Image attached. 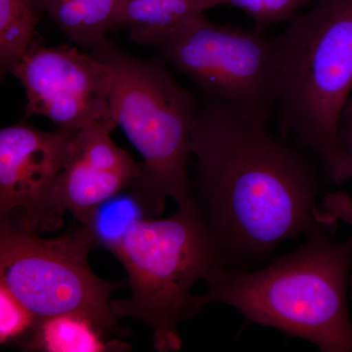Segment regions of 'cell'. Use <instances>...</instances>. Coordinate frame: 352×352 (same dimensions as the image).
<instances>
[{
    "instance_id": "6da1fadb",
    "label": "cell",
    "mask_w": 352,
    "mask_h": 352,
    "mask_svg": "<svg viewBox=\"0 0 352 352\" xmlns=\"http://www.w3.org/2000/svg\"><path fill=\"white\" fill-rule=\"evenodd\" d=\"M191 142L192 197L226 268L248 270L287 241L337 224L325 206L317 205L328 180L318 160L268 124L245 120L223 102L201 94Z\"/></svg>"
},
{
    "instance_id": "7a4b0ae2",
    "label": "cell",
    "mask_w": 352,
    "mask_h": 352,
    "mask_svg": "<svg viewBox=\"0 0 352 352\" xmlns=\"http://www.w3.org/2000/svg\"><path fill=\"white\" fill-rule=\"evenodd\" d=\"M333 231L307 236L295 251L259 270H212L205 278V295L192 296L186 318L223 303L247 323L277 329L322 352H352V234L338 241Z\"/></svg>"
},
{
    "instance_id": "3957f363",
    "label": "cell",
    "mask_w": 352,
    "mask_h": 352,
    "mask_svg": "<svg viewBox=\"0 0 352 352\" xmlns=\"http://www.w3.org/2000/svg\"><path fill=\"white\" fill-rule=\"evenodd\" d=\"M277 133L314 155L328 180L352 178L340 122L352 90V0H314L274 36Z\"/></svg>"
},
{
    "instance_id": "277c9868",
    "label": "cell",
    "mask_w": 352,
    "mask_h": 352,
    "mask_svg": "<svg viewBox=\"0 0 352 352\" xmlns=\"http://www.w3.org/2000/svg\"><path fill=\"white\" fill-rule=\"evenodd\" d=\"M90 53L113 69L118 126L142 157L131 186L151 217H159L166 199L179 205L192 196L188 163L198 97L176 82L163 59H138L110 41Z\"/></svg>"
},
{
    "instance_id": "5b68a950",
    "label": "cell",
    "mask_w": 352,
    "mask_h": 352,
    "mask_svg": "<svg viewBox=\"0 0 352 352\" xmlns=\"http://www.w3.org/2000/svg\"><path fill=\"white\" fill-rule=\"evenodd\" d=\"M164 219L134 226L113 252L129 275L127 300L111 302L117 318L144 322L159 352H176L182 340L178 324L186 318L191 289L217 268L226 267L207 219L193 197Z\"/></svg>"
},
{
    "instance_id": "8992f818",
    "label": "cell",
    "mask_w": 352,
    "mask_h": 352,
    "mask_svg": "<svg viewBox=\"0 0 352 352\" xmlns=\"http://www.w3.org/2000/svg\"><path fill=\"white\" fill-rule=\"evenodd\" d=\"M96 247L87 227L73 224L63 235L43 239L38 234L0 224V285L36 322L78 315L104 333L126 335L111 307L110 296L124 282L100 279L88 254Z\"/></svg>"
},
{
    "instance_id": "52a82bcc",
    "label": "cell",
    "mask_w": 352,
    "mask_h": 352,
    "mask_svg": "<svg viewBox=\"0 0 352 352\" xmlns=\"http://www.w3.org/2000/svg\"><path fill=\"white\" fill-rule=\"evenodd\" d=\"M162 59L187 76L201 95L223 102L241 117L270 124L276 104L274 36L220 25L203 14L177 25L157 44Z\"/></svg>"
},
{
    "instance_id": "ba28073f",
    "label": "cell",
    "mask_w": 352,
    "mask_h": 352,
    "mask_svg": "<svg viewBox=\"0 0 352 352\" xmlns=\"http://www.w3.org/2000/svg\"><path fill=\"white\" fill-rule=\"evenodd\" d=\"M25 88L27 116L47 118L57 129L76 132L100 122L115 129L113 72L92 53L34 38L11 69Z\"/></svg>"
},
{
    "instance_id": "9c48e42d",
    "label": "cell",
    "mask_w": 352,
    "mask_h": 352,
    "mask_svg": "<svg viewBox=\"0 0 352 352\" xmlns=\"http://www.w3.org/2000/svg\"><path fill=\"white\" fill-rule=\"evenodd\" d=\"M76 132L43 131L25 122L1 129V223L36 234L61 228L63 220L51 212V194Z\"/></svg>"
},
{
    "instance_id": "30bf717a",
    "label": "cell",
    "mask_w": 352,
    "mask_h": 352,
    "mask_svg": "<svg viewBox=\"0 0 352 352\" xmlns=\"http://www.w3.org/2000/svg\"><path fill=\"white\" fill-rule=\"evenodd\" d=\"M112 127L94 122L74 134L50 199L57 219L65 212L85 226L94 208L126 188L141 170L131 155L116 145Z\"/></svg>"
},
{
    "instance_id": "8fae6325",
    "label": "cell",
    "mask_w": 352,
    "mask_h": 352,
    "mask_svg": "<svg viewBox=\"0 0 352 352\" xmlns=\"http://www.w3.org/2000/svg\"><path fill=\"white\" fill-rule=\"evenodd\" d=\"M215 6V0H117L113 31L127 29L134 43L156 48L177 25Z\"/></svg>"
},
{
    "instance_id": "7c38bea8",
    "label": "cell",
    "mask_w": 352,
    "mask_h": 352,
    "mask_svg": "<svg viewBox=\"0 0 352 352\" xmlns=\"http://www.w3.org/2000/svg\"><path fill=\"white\" fill-rule=\"evenodd\" d=\"M39 15L45 13L72 43L87 52L108 43L117 12V0H36Z\"/></svg>"
},
{
    "instance_id": "4fadbf2b",
    "label": "cell",
    "mask_w": 352,
    "mask_h": 352,
    "mask_svg": "<svg viewBox=\"0 0 352 352\" xmlns=\"http://www.w3.org/2000/svg\"><path fill=\"white\" fill-rule=\"evenodd\" d=\"M94 322L78 315H61L36 322L22 342L28 351L101 352L129 351L119 342H105Z\"/></svg>"
},
{
    "instance_id": "5bb4252c",
    "label": "cell",
    "mask_w": 352,
    "mask_h": 352,
    "mask_svg": "<svg viewBox=\"0 0 352 352\" xmlns=\"http://www.w3.org/2000/svg\"><path fill=\"white\" fill-rule=\"evenodd\" d=\"M149 210L131 184L102 201L94 208L87 223L96 247L115 252L131 229L139 222L151 219Z\"/></svg>"
},
{
    "instance_id": "9a60e30c",
    "label": "cell",
    "mask_w": 352,
    "mask_h": 352,
    "mask_svg": "<svg viewBox=\"0 0 352 352\" xmlns=\"http://www.w3.org/2000/svg\"><path fill=\"white\" fill-rule=\"evenodd\" d=\"M41 18L36 0H0V67L1 75L11 69L36 38Z\"/></svg>"
},
{
    "instance_id": "2e32d148",
    "label": "cell",
    "mask_w": 352,
    "mask_h": 352,
    "mask_svg": "<svg viewBox=\"0 0 352 352\" xmlns=\"http://www.w3.org/2000/svg\"><path fill=\"white\" fill-rule=\"evenodd\" d=\"M314 0H215V6L235 7L243 11L258 27L288 23Z\"/></svg>"
},
{
    "instance_id": "e0dca14e",
    "label": "cell",
    "mask_w": 352,
    "mask_h": 352,
    "mask_svg": "<svg viewBox=\"0 0 352 352\" xmlns=\"http://www.w3.org/2000/svg\"><path fill=\"white\" fill-rule=\"evenodd\" d=\"M36 320L29 311L3 286L0 285V342H23L32 332Z\"/></svg>"
},
{
    "instance_id": "ac0fdd59",
    "label": "cell",
    "mask_w": 352,
    "mask_h": 352,
    "mask_svg": "<svg viewBox=\"0 0 352 352\" xmlns=\"http://www.w3.org/2000/svg\"><path fill=\"white\" fill-rule=\"evenodd\" d=\"M340 138L342 147L346 150L352 162V112L344 113L340 122Z\"/></svg>"
},
{
    "instance_id": "d6986e66",
    "label": "cell",
    "mask_w": 352,
    "mask_h": 352,
    "mask_svg": "<svg viewBox=\"0 0 352 352\" xmlns=\"http://www.w3.org/2000/svg\"><path fill=\"white\" fill-rule=\"evenodd\" d=\"M351 113L352 112V98L349 100V104H347L346 110H344V113Z\"/></svg>"
},
{
    "instance_id": "ffe728a7",
    "label": "cell",
    "mask_w": 352,
    "mask_h": 352,
    "mask_svg": "<svg viewBox=\"0 0 352 352\" xmlns=\"http://www.w3.org/2000/svg\"><path fill=\"white\" fill-rule=\"evenodd\" d=\"M349 298L352 302V272L351 275V280H349Z\"/></svg>"
}]
</instances>
